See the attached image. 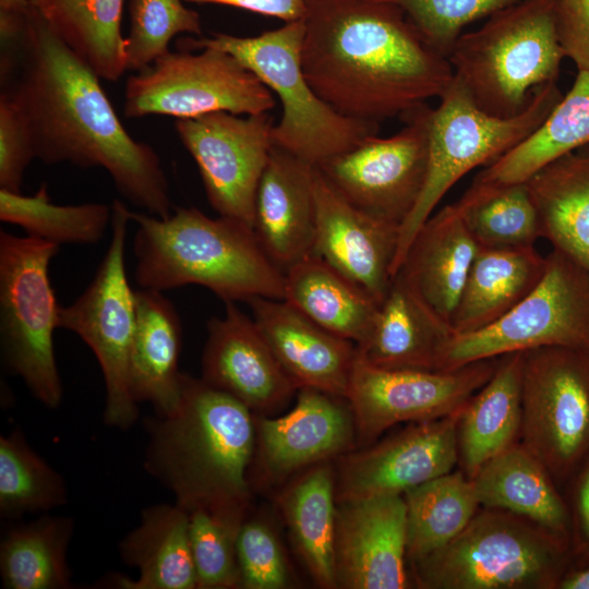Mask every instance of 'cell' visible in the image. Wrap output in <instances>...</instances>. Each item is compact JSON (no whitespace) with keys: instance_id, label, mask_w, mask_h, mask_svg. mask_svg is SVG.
Wrapping results in <instances>:
<instances>
[{"instance_id":"obj_1","label":"cell","mask_w":589,"mask_h":589,"mask_svg":"<svg viewBox=\"0 0 589 589\" xmlns=\"http://www.w3.org/2000/svg\"><path fill=\"white\" fill-rule=\"evenodd\" d=\"M0 94L24 116L36 158L101 167L119 193L160 218L173 208L154 148L124 129L96 72L32 4L20 28L0 37Z\"/></svg>"},{"instance_id":"obj_2","label":"cell","mask_w":589,"mask_h":589,"mask_svg":"<svg viewBox=\"0 0 589 589\" xmlns=\"http://www.w3.org/2000/svg\"><path fill=\"white\" fill-rule=\"evenodd\" d=\"M303 73L342 116L380 123L440 98L454 79L397 7L373 0H306Z\"/></svg>"},{"instance_id":"obj_3","label":"cell","mask_w":589,"mask_h":589,"mask_svg":"<svg viewBox=\"0 0 589 589\" xmlns=\"http://www.w3.org/2000/svg\"><path fill=\"white\" fill-rule=\"evenodd\" d=\"M146 430L144 468L173 494L175 503L240 527L253 509L252 411L201 377L182 373L176 406L148 418Z\"/></svg>"},{"instance_id":"obj_4","label":"cell","mask_w":589,"mask_h":589,"mask_svg":"<svg viewBox=\"0 0 589 589\" xmlns=\"http://www.w3.org/2000/svg\"><path fill=\"white\" fill-rule=\"evenodd\" d=\"M130 218L137 226L134 277L141 289L163 292L199 285L225 302L284 300L285 274L250 226L211 218L193 207H175L166 218L130 211Z\"/></svg>"},{"instance_id":"obj_5","label":"cell","mask_w":589,"mask_h":589,"mask_svg":"<svg viewBox=\"0 0 589 589\" xmlns=\"http://www.w3.org/2000/svg\"><path fill=\"white\" fill-rule=\"evenodd\" d=\"M564 58L553 0H522L490 15L447 57L478 107L500 118L520 113L539 87L556 83Z\"/></svg>"},{"instance_id":"obj_6","label":"cell","mask_w":589,"mask_h":589,"mask_svg":"<svg viewBox=\"0 0 589 589\" xmlns=\"http://www.w3.org/2000/svg\"><path fill=\"white\" fill-rule=\"evenodd\" d=\"M303 35L304 20H300L257 36L213 33L177 46L217 48L236 57L280 100L281 118L272 131L274 145L317 166L376 135L380 123L342 116L314 92L301 64Z\"/></svg>"},{"instance_id":"obj_7","label":"cell","mask_w":589,"mask_h":589,"mask_svg":"<svg viewBox=\"0 0 589 589\" xmlns=\"http://www.w3.org/2000/svg\"><path fill=\"white\" fill-rule=\"evenodd\" d=\"M556 83L539 87L527 107L510 118H500L478 107L467 88L453 79L431 109L429 163L420 197L399 229L393 276L420 227L459 179L486 167L528 137L562 98Z\"/></svg>"},{"instance_id":"obj_8","label":"cell","mask_w":589,"mask_h":589,"mask_svg":"<svg viewBox=\"0 0 589 589\" xmlns=\"http://www.w3.org/2000/svg\"><path fill=\"white\" fill-rule=\"evenodd\" d=\"M554 534L513 513L474 515L438 550L411 561L426 589L548 588L560 562Z\"/></svg>"},{"instance_id":"obj_9","label":"cell","mask_w":589,"mask_h":589,"mask_svg":"<svg viewBox=\"0 0 589 589\" xmlns=\"http://www.w3.org/2000/svg\"><path fill=\"white\" fill-rule=\"evenodd\" d=\"M59 245L0 231V342L3 365L56 409L62 384L53 351L60 305L49 278Z\"/></svg>"},{"instance_id":"obj_10","label":"cell","mask_w":589,"mask_h":589,"mask_svg":"<svg viewBox=\"0 0 589 589\" xmlns=\"http://www.w3.org/2000/svg\"><path fill=\"white\" fill-rule=\"evenodd\" d=\"M544 347L589 348V275L556 250L539 284L509 312L479 330L450 335L437 371Z\"/></svg>"},{"instance_id":"obj_11","label":"cell","mask_w":589,"mask_h":589,"mask_svg":"<svg viewBox=\"0 0 589 589\" xmlns=\"http://www.w3.org/2000/svg\"><path fill=\"white\" fill-rule=\"evenodd\" d=\"M111 239L107 252L81 296L60 306L58 327L75 333L94 352L106 386L104 421L127 430L139 419L130 386V358L136 326L135 290L125 271L124 250L130 209L112 203Z\"/></svg>"},{"instance_id":"obj_12","label":"cell","mask_w":589,"mask_h":589,"mask_svg":"<svg viewBox=\"0 0 589 589\" xmlns=\"http://www.w3.org/2000/svg\"><path fill=\"white\" fill-rule=\"evenodd\" d=\"M274 106L272 91L252 71L232 55L207 47L197 53L168 51L129 76L123 113L190 119L217 111L257 115Z\"/></svg>"},{"instance_id":"obj_13","label":"cell","mask_w":589,"mask_h":589,"mask_svg":"<svg viewBox=\"0 0 589 589\" xmlns=\"http://www.w3.org/2000/svg\"><path fill=\"white\" fill-rule=\"evenodd\" d=\"M431 109L419 107L402 117L405 125L396 134L368 136L316 167L354 207L400 227L425 182Z\"/></svg>"},{"instance_id":"obj_14","label":"cell","mask_w":589,"mask_h":589,"mask_svg":"<svg viewBox=\"0 0 589 589\" xmlns=\"http://www.w3.org/2000/svg\"><path fill=\"white\" fill-rule=\"evenodd\" d=\"M498 359L450 371H421L374 366L357 354L347 396L356 448L373 444L395 424L434 420L459 410L492 376Z\"/></svg>"},{"instance_id":"obj_15","label":"cell","mask_w":589,"mask_h":589,"mask_svg":"<svg viewBox=\"0 0 589 589\" xmlns=\"http://www.w3.org/2000/svg\"><path fill=\"white\" fill-rule=\"evenodd\" d=\"M273 118L227 111L177 119L175 129L193 157L211 206L251 228L260 179L273 148Z\"/></svg>"},{"instance_id":"obj_16","label":"cell","mask_w":589,"mask_h":589,"mask_svg":"<svg viewBox=\"0 0 589 589\" xmlns=\"http://www.w3.org/2000/svg\"><path fill=\"white\" fill-rule=\"evenodd\" d=\"M249 481L253 493H276L302 471L356 449V426L346 398L302 387L280 417L255 416Z\"/></svg>"},{"instance_id":"obj_17","label":"cell","mask_w":589,"mask_h":589,"mask_svg":"<svg viewBox=\"0 0 589 589\" xmlns=\"http://www.w3.org/2000/svg\"><path fill=\"white\" fill-rule=\"evenodd\" d=\"M576 351L524 352L520 432L546 469L567 465L589 441V372Z\"/></svg>"},{"instance_id":"obj_18","label":"cell","mask_w":589,"mask_h":589,"mask_svg":"<svg viewBox=\"0 0 589 589\" xmlns=\"http://www.w3.org/2000/svg\"><path fill=\"white\" fill-rule=\"evenodd\" d=\"M461 408L443 418L411 422L389 437L337 458L334 461L337 503L402 495L450 472L458 461Z\"/></svg>"},{"instance_id":"obj_19","label":"cell","mask_w":589,"mask_h":589,"mask_svg":"<svg viewBox=\"0 0 589 589\" xmlns=\"http://www.w3.org/2000/svg\"><path fill=\"white\" fill-rule=\"evenodd\" d=\"M407 516L402 495L337 503L334 536L336 588L404 589Z\"/></svg>"},{"instance_id":"obj_20","label":"cell","mask_w":589,"mask_h":589,"mask_svg":"<svg viewBox=\"0 0 589 589\" xmlns=\"http://www.w3.org/2000/svg\"><path fill=\"white\" fill-rule=\"evenodd\" d=\"M207 322L201 378L243 404L255 416L272 417L297 395L254 320L235 302Z\"/></svg>"},{"instance_id":"obj_21","label":"cell","mask_w":589,"mask_h":589,"mask_svg":"<svg viewBox=\"0 0 589 589\" xmlns=\"http://www.w3.org/2000/svg\"><path fill=\"white\" fill-rule=\"evenodd\" d=\"M315 237L312 254L380 302L393 279L399 226L350 204L314 168Z\"/></svg>"},{"instance_id":"obj_22","label":"cell","mask_w":589,"mask_h":589,"mask_svg":"<svg viewBox=\"0 0 589 589\" xmlns=\"http://www.w3.org/2000/svg\"><path fill=\"white\" fill-rule=\"evenodd\" d=\"M259 330L296 387L346 398L357 360V345L337 336L285 300L247 301Z\"/></svg>"},{"instance_id":"obj_23","label":"cell","mask_w":589,"mask_h":589,"mask_svg":"<svg viewBox=\"0 0 589 589\" xmlns=\"http://www.w3.org/2000/svg\"><path fill=\"white\" fill-rule=\"evenodd\" d=\"M314 168L273 145L259 182L253 230L265 253L284 274L313 251Z\"/></svg>"},{"instance_id":"obj_24","label":"cell","mask_w":589,"mask_h":589,"mask_svg":"<svg viewBox=\"0 0 589 589\" xmlns=\"http://www.w3.org/2000/svg\"><path fill=\"white\" fill-rule=\"evenodd\" d=\"M478 250L457 203L449 204L420 227L396 274L450 327Z\"/></svg>"},{"instance_id":"obj_25","label":"cell","mask_w":589,"mask_h":589,"mask_svg":"<svg viewBox=\"0 0 589 589\" xmlns=\"http://www.w3.org/2000/svg\"><path fill=\"white\" fill-rule=\"evenodd\" d=\"M450 335V327L396 274L366 336L357 345V354L378 368L437 371Z\"/></svg>"},{"instance_id":"obj_26","label":"cell","mask_w":589,"mask_h":589,"mask_svg":"<svg viewBox=\"0 0 589 589\" xmlns=\"http://www.w3.org/2000/svg\"><path fill=\"white\" fill-rule=\"evenodd\" d=\"M119 553L125 564L139 569V577L105 576L98 587L196 589L189 513L176 503L144 508L139 525L120 541Z\"/></svg>"},{"instance_id":"obj_27","label":"cell","mask_w":589,"mask_h":589,"mask_svg":"<svg viewBox=\"0 0 589 589\" xmlns=\"http://www.w3.org/2000/svg\"><path fill=\"white\" fill-rule=\"evenodd\" d=\"M136 326L130 358V386L135 401L149 402L164 414L176 406L182 373L179 314L161 291L135 290Z\"/></svg>"},{"instance_id":"obj_28","label":"cell","mask_w":589,"mask_h":589,"mask_svg":"<svg viewBox=\"0 0 589 589\" xmlns=\"http://www.w3.org/2000/svg\"><path fill=\"white\" fill-rule=\"evenodd\" d=\"M522 368L524 352L501 357L492 376L461 408L458 459L469 479L510 447L520 431Z\"/></svg>"},{"instance_id":"obj_29","label":"cell","mask_w":589,"mask_h":589,"mask_svg":"<svg viewBox=\"0 0 589 589\" xmlns=\"http://www.w3.org/2000/svg\"><path fill=\"white\" fill-rule=\"evenodd\" d=\"M275 497L291 544L314 584L323 589L336 588L334 461L302 471L280 488Z\"/></svg>"},{"instance_id":"obj_30","label":"cell","mask_w":589,"mask_h":589,"mask_svg":"<svg viewBox=\"0 0 589 589\" xmlns=\"http://www.w3.org/2000/svg\"><path fill=\"white\" fill-rule=\"evenodd\" d=\"M545 265L534 247L479 249L450 321L452 334L479 330L505 315L539 284Z\"/></svg>"},{"instance_id":"obj_31","label":"cell","mask_w":589,"mask_h":589,"mask_svg":"<svg viewBox=\"0 0 589 589\" xmlns=\"http://www.w3.org/2000/svg\"><path fill=\"white\" fill-rule=\"evenodd\" d=\"M589 144V70L576 80L544 121L522 142L481 170L471 189L525 183L554 160Z\"/></svg>"},{"instance_id":"obj_32","label":"cell","mask_w":589,"mask_h":589,"mask_svg":"<svg viewBox=\"0 0 589 589\" xmlns=\"http://www.w3.org/2000/svg\"><path fill=\"white\" fill-rule=\"evenodd\" d=\"M527 184L541 237L589 275V152L554 160Z\"/></svg>"},{"instance_id":"obj_33","label":"cell","mask_w":589,"mask_h":589,"mask_svg":"<svg viewBox=\"0 0 589 589\" xmlns=\"http://www.w3.org/2000/svg\"><path fill=\"white\" fill-rule=\"evenodd\" d=\"M284 300L324 329L356 345L366 336L378 304L314 254L285 273Z\"/></svg>"},{"instance_id":"obj_34","label":"cell","mask_w":589,"mask_h":589,"mask_svg":"<svg viewBox=\"0 0 589 589\" xmlns=\"http://www.w3.org/2000/svg\"><path fill=\"white\" fill-rule=\"evenodd\" d=\"M471 480L480 505L524 517L554 536L565 529L566 512L546 467L525 445L513 444Z\"/></svg>"},{"instance_id":"obj_35","label":"cell","mask_w":589,"mask_h":589,"mask_svg":"<svg viewBox=\"0 0 589 589\" xmlns=\"http://www.w3.org/2000/svg\"><path fill=\"white\" fill-rule=\"evenodd\" d=\"M74 522L41 516L11 527L0 542V577L7 589L73 588L67 553Z\"/></svg>"},{"instance_id":"obj_36","label":"cell","mask_w":589,"mask_h":589,"mask_svg":"<svg viewBox=\"0 0 589 589\" xmlns=\"http://www.w3.org/2000/svg\"><path fill=\"white\" fill-rule=\"evenodd\" d=\"M124 0H31L55 32L100 79L125 71L121 15Z\"/></svg>"},{"instance_id":"obj_37","label":"cell","mask_w":589,"mask_h":589,"mask_svg":"<svg viewBox=\"0 0 589 589\" xmlns=\"http://www.w3.org/2000/svg\"><path fill=\"white\" fill-rule=\"evenodd\" d=\"M407 516V558L428 555L457 537L480 505L473 481L448 472L404 494Z\"/></svg>"},{"instance_id":"obj_38","label":"cell","mask_w":589,"mask_h":589,"mask_svg":"<svg viewBox=\"0 0 589 589\" xmlns=\"http://www.w3.org/2000/svg\"><path fill=\"white\" fill-rule=\"evenodd\" d=\"M112 206L103 203L57 205L46 184L33 195L0 189V219L13 224L27 236L58 245L95 244L111 224Z\"/></svg>"},{"instance_id":"obj_39","label":"cell","mask_w":589,"mask_h":589,"mask_svg":"<svg viewBox=\"0 0 589 589\" xmlns=\"http://www.w3.org/2000/svg\"><path fill=\"white\" fill-rule=\"evenodd\" d=\"M456 203L479 249L534 247L541 237L527 182L491 190L469 188Z\"/></svg>"},{"instance_id":"obj_40","label":"cell","mask_w":589,"mask_h":589,"mask_svg":"<svg viewBox=\"0 0 589 589\" xmlns=\"http://www.w3.org/2000/svg\"><path fill=\"white\" fill-rule=\"evenodd\" d=\"M64 479L27 443L20 429L0 437V516L16 519L26 513L65 505Z\"/></svg>"},{"instance_id":"obj_41","label":"cell","mask_w":589,"mask_h":589,"mask_svg":"<svg viewBox=\"0 0 589 589\" xmlns=\"http://www.w3.org/2000/svg\"><path fill=\"white\" fill-rule=\"evenodd\" d=\"M131 27L124 38L125 69L142 71L166 55L180 33L201 34L196 11L182 0H130Z\"/></svg>"},{"instance_id":"obj_42","label":"cell","mask_w":589,"mask_h":589,"mask_svg":"<svg viewBox=\"0 0 589 589\" xmlns=\"http://www.w3.org/2000/svg\"><path fill=\"white\" fill-rule=\"evenodd\" d=\"M188 513L196 589L240 588L236 551L240 527L203 508Z\"/></svg>"},{"instance_id":"obj_43","label":"cell","mask_w":589,"mask_h":589,"mask_svg":"<svg viewBox=\"0 0 589 589\" xmlns=\"http://www.w3.org/2000/svg\"><path fill=\"white\" fill-rule=\"evenodd\" d=\"M400 9L423 39L448 57L469 24L522 0H373Z\"/></svg>"},{"instance_id":"obj_44","label":"cell","mask_w":589,"mask_h":589,"mask_svg":"<svg viewBox=\"0 0 589 589\" xmlns=\"http://www.w3.org/2000/svg\"><path fill=\"white\" fill-rule=\"evenodd\" d=\"M240 588L284 589L291 576L283 544L265 516L252 512L236 539Z\"/></svg>"},{"instance_id":"obj_45","label":"cell","mask_w":589,"mask_h":589,"mask_svg":"<svg viewBox=\"0 0 589 589\" xmlns=\"http://www.w3.org/2000/svg\"><path fill=\"white\" fill-rule=\"evenodd\" d=\"M34 158V142L24 116L0 94V189L21 192L25 169Z\"/></svg>"},{"instance_id":"obj_46","label":"cell","mask_w":589,"mask_h":589,"mask_svg":"<svg viewBox=\"0 0 589 589\" xmlns=\"http://www.w3.org/2000/svg\"><path fill=\"white\" fill-rule=\"evenodd\" d=\"M555 28L566 58L589 70V0H553Z\"/></svg>"},{"instance_id":"obj_47","label":"cell","mask_w":589,"mask_h":589,"mask_svg":"<svg viewBox=\"0 0 589 589\" xmlns=\"http://www.w3.org/2000/svg\"><path fill=\"white\" fill-rule=\"evenodd\" d=\"M193 3H212L240 8L257 14L273 16L286 23L304 20L306 0H184Z\"/></svg>"},{"instance_id":"obj_48","label":"cell","mask_w":589,"mask_h":589,"mask_svg":"<svg viewBox=\"0 0 589 589\" xmlns=\"http://www.w3.org/2000/svg\"><path fill=\"white\" fill-rule=\"evenodd\" d=\"M579 513L582 530L585 536L589 539V470L579 492Z\"/></svg>"},{"instance_id":"obj_49","label":"cell","mask_w":589,"mask_h":589,"mask_svg":"<svg viewBox=\"0 0 589 589\" xmlns=\"http://www.w3.org/2000/svg\"><path fill=\"white\" fill-rule=\"evenodd\" d=\"M563 589H589V569L575 573L561 582Z\"/></svg>"},{"instance_id":"obj_50","label":"cell","mask_w":589,"mask_h":589,"mask_svg":"<svg viewBox=\"0 0 589 589\" xmlns=\"http://www.w3.org/2000/svg\"><path fill=\"white\" fill-rule=\"evenodd\" d=\"M31 5V0H0V13L22 14L25 13Z\"/></svg>"}]
</instances>
